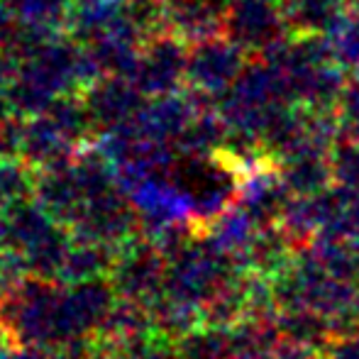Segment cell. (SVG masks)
Listing matches in <instances>:
<instances>
[{
    "label": "cell",
    "instance_id": "12",
    "mask_svg": "<svg viewBox=\"0 0 359 359\" xmlns=\"http://www.w3.org/2000/svg\"><path fill=\"white\" fill-rule=\"evenodd\" d=\"M74 245V232L67 225H57L49 230L44 237L32 242L29 247L22 250L25 264H27V274L39 276V279L59 281V271L67 259L69 250Z\"/></svg>",
    "mask_w": 359,
    "mask_h": 359
},
{
    "label": "cell",
    "instance_id": "20",
    "mask_svg": "<svg viewBox=\"0 0 359 359\" xmlns=\"http://www.w3.org/2000/svg\"><path fill=\"white\" fill-rule=\"evenodd\" d=\"M0 359H54L52 350L34 345H10L0 352Z\"/></svg>",
    "mask_w": 359,
    "mask_h": 359
},
{
    "label": "cell",
    "instance_id": "22",
    "mask_svg": "<svg viewBox=\"0 0 359 359\" xmlns=\"http://www.w3.org/2000/svg\"><path fill=\"white\" fill-rule=\"evenodd\" d=\"M259 3H269V5H279V8H284L286 0H259Z\"/></svg>",
    "mask_w": 359,
    "mask_h": 359
},
{
    "label": "cell",
    "instance_id": "13",
    "mask_svg": "<svg viewBox=\"0 0 359 359\" xmlns=\"http://www.w3.org/2000/svg\"><path fill=\"white\" fill-rule=\"evenodd\" d=\"M276 325H279V332L286 342L311 347V350H327L332 340L330 320L320 313L311 311V308L281 311L279 318H276Z\"/></svg>",
    "mask_w": 359,
    "mask_h": 359
},
{
    "label": "cell",
    "instance_id": "8",
    "mask_svg": "<svg viewBox=\"0 0 359 359\" xmlns=\"http://www.w3.org/2000/svg\"><path fill=\"white\" fill-rule=\"evenodd\" d=\"M296 252L298 250L288 240L286 232L279 225H269L257 232L255 240L247 245V250L237 259H240L245 271H255V274H262L266 279H276L293 264Z\"/></svg>",
    "mask_w": 359,
    "mask_h": 359
},
{
    "label": "cell",
    "instance_id": "15",
    "mask_svg": "<svg viewBox=\"0 0 359 359\" xmlns=\"http://www.w3.org/2000/svg\"><path fill=\"white\" fill-rule=\"evenodd\" d=\"M174 345L184 359H230V327L198 325Z\"/></svg>",
    "mask_w": 359,
    "mask_h": 359
},
{
    "label": "cell",
    "instance_id": "4",
    "mask_svg": "<svg viewBox=\"0 0 359 359\" xmlns=\"http://www.w3.org/2000/svg\"><path fill=\"white\" fill-rule=\"evenodd\" d=\"M225 34L250 57H264L291 37L284 8L259 0H232Z\"/></svg>",
    "mask_w": 359,
    "mask_h": 359
},
{
    "label": "cell",
    "instance_id": "21",
    "mask_svg": "<svg viewBox=\"0 0 359 359\" xmlns=\"http://www.w3.org/2000/svg\"><path fill=\"white\" fill-rule=\"evenodd\" d=\"M10 345H13V340H10L8 330H5L3 320H0V352H3V350H5V347H10Z\"/></svg>",
    "mask_w": 359,
    "mask_h": 359
},
{
    "label": "cell",
    "instance_id": "10",
    "mask_svg": "<svg viewBox=\"0 0 359 359\" xmlns=\"http://www.w3.org/2000/svg\"><path fill=\"white\" fill-rule=\"evenodd\" d=\"M118 259V247L103 242H81L74 240L67 259L59 271V284H81V281L110 276Z\"/></svg>",
    "mask_w": 359,
    "mask_h": 359
},
{
    "label": "cell",
    "instance_id": "18",
    "mask_svg": "<svg viewBox=\"0 0 359 359\" xmlns=\"http://www.w3.org/2000/svg\"><path fill=\"white\" fill-rule=\"evenodd\" d=\"M337 118H340V137L359 140V79L355 76L337 103Z\"/></svg>",
    "mask_w": 359,
    "mask_h": 359
},
{
    "label": "cell",
    "instance_id": "17",
    "mask_svg": "<svg viewBox=\"0 0 359 359\" xmlns=\"http://www.w3.org/2000/svg\"><path fill=\"white\" fill-rule=\"evenodd\" d=\"M332 186L359 194V140L340 137L330 147Z\"/></svg>",
    "mask_w": 359,
    "mask_h": 359
},
{
    "label": "cell",
    "instance_id": "2",
    "mask_svg": "<svg viewBox=\"0 0 359 359\" xmlns=\"http://www.w3.org/2000/svg\"><path fill=\"white\" fill-rule=\"evenodd\" d=\"M169 262L164 259L156 245L137 232L118 247V259L110 271V281L120 298L151 303L164 293Z\"/></svg>",
    "mask_w": 359,
    "mask_h": 359
},
{
    "label": "cell",
    "instance_id": "3",
    "mask_svg": "<svg viewBox=\"0 0 359 359\" xmlns=\"http://www.w3.org/2000/svg\"><path fill=\"white\" fill-rule=\"evenodd\" d=\"M189 49L184 39L171 32H159L140 47L133 81L147 98L174 93L186 88Z\"/></svg>",
    "mask_w": 359,
    "mask_h": 359
},
{
    "label": "cell",
    "instance_id": "9",
    "mask_svg": "<svg viewBox=\"0 0 359 359\" xmlns=\"http://www.w3.org/2000/svg\"><path fill=\"white\" fill-rule=\"evenodd\" d=\"M350 8V0H286L284 18L291 34H330L342 15Z\"/></svg>",
    "mask_w": 359,
    "mask_h": 359
},
{
    "label": "cell",
    "instance_id": "14",
    "mask_svg": "<svg viewBox=\"0 0 359 359\" xmlns=\"http://www.w3.org/2000/svg\"><path fill=\"white\" fill-rule=\"evenodd\" d=\"M39 169L22 156H0V215L37 198Z\"/></svg>",
    "mask_w": 359,
    "mask_h": 359
},
{
    "label": "cell",
    "instance_id": "6",
    "mask_svg": "<svg viewBox=\"0 0 359 359\" xmlns=\"http://www.w3.org/2000/svg\"><path fill=\"white\" fill-rule=\"evenodd\" d=\"M232 0H161L164 32L176 34L186 44L225 34Z\"/></svg>",
    "mask_w": 359,
    "mask_h": 359
},
{
    "label": "cell",
    "instance_id": "11",
    "mask_svg": "<svg viewBox=\"0 0 359 359\" xmlns=\"http://www.w3.org/2000/svg\"><path fill=\"white\" fill-rule=\"evenodd\" d=\"M281 342L276 320L245 318L230 327V359H274Z\"/></svg>",
    "mask_w": 359,
    "mask_h": 359
},
{
    "label": "cell",
    "instance_id": "7",
    "mask_svg": "<svg viewBox=\"0 0 359 359\" xmlns=\"http://www.w3.org/2000/svg\"><path fill=\"white\" fill-rule=\"evenodd\" d=\"M291 196H318L332 186L330 151L298 149L276 161Z\"/></svg>",
    "mask_w": 359,
    "mask_h": 359
},
{
    "label": "cell",
    "instance_id": "16",
    "mask_svg": "<svg viewBox=\"0 0 359 359\" xmlns=\"http://www.w3.org/2000/svg\"><path fill=\"white\" fill-rule=\"evenodd\" d=\"M327 39H330L337 62L350 74L355 72L359 67V0H350L347 13L335 25V29L327 34Z\"/></svg>",
    "mask_w": 359,
    "mask_h": 359
},
{
    "label": "cell",
    "instance_id": "5",
    "mask_svg": "<svg viewBox=\"0 0 359 359\" xmlns=\"http://www.w3.org/2000/svg\"><path fill=\"white\" fill-rule=\"evenodd\" d=\"M90 123L95 130H113L128 125L137 118V113L147 103V95L135 86L133 79L115 74H100L79 88Z\"/></svg>",
    "mask_w": 359,
    "mask_h": 359
},
{
    "label": "cell",
    "instance_id": "19",
    "mask_svg": "<svg viewBox=\"0 0 359 359\" xmlns=\"http://www.w3.org/2000/svg\"><path fill=\"white\" fill-rule=\"evenodd\" d=\"M325 352L330 359H359V332L332 337Z\"/></svg>",
    "mask_w": 359,
    "mask_h": 359
},
{
    "label": "cell",
    "instance_id": "1",
    "mask_svg": "<svg viewBox=\"0 0 359 359\" xmlns=\"http://www.w3.org/2000/svg\"><path fill=\"white\" fill-rule=\"evenodd\" d=\"M250 59V54L237 42H232L227 34H217V37L191 44L186 88L196 90L203 98L217 100L245 74Z\"/></svg>",
    "mask_w": 359,
    "mask_h": 359
}]
</instances>
